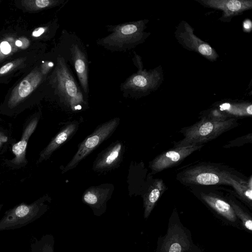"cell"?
Wrapping results in <instances>:
<instances>
[{
    "mask_svg": "<svg viewBox=\"0 0 252 252\" xmlns=\"http://www.w3.org/2000/svg\"><path fill=\"white\" fill-rule=\"evenodd\" d=\"M149 20L108 26L111 33L98 39L96 44L111 52H125L143 43L150 33L145 32Z\"/></svg>",
    "mask_w": 252,
    "mask_h": 252,
    "instance_id": "1",
    "label": "cell"
},
{
    "mask_svg": "<svg viewBox=\"0 0 252 252\" xmlns=\"http://www.w3.org/2000/svg\"><path fill=\"white\" fill-rule=\"evenodd\" d=\"M242 176L225 165L201 162L183 168L177 174V180L186 186L229 185L230 177Z\"/></svg>",
    "mask_w": 252,
    "mask_h": 252,
    "instance_id": "2",
    "label": "cell"
},
{
    "mask_svg": "<svg viewBox=\"0 0 252 252\" xmlns=\"http://www.w3.org/2000/svg\"><path fill=\"white\" fill-rule=\"evenodd\" d=\"M238 124L236 118L219 121L200 118L197 122L181 130L184 138L175 142L174 147L204 145L222 133L237 126Z\"/></svg>",
    "mask_w": 252,
    "mask_h": 252,
    "instance_id": "3",
    "label": "cell"
},
{
    "mask_svg": "<svg viewBox=\"0 0 252 252\" xmlns=\"http://www.w3.org/2000/svg\"><path fill=\"white\" fill-rule=\"evenodd\" d=\"M62 54L65 62L74 67L81 89L88 96L89 88V61L85 46L81 40L73 32L63 30L62 34Z\"/></svg>",
    "mask_w": 252,
    "mask_h": 252,
    "instance_id": "4",
    "label": "cell"
},
{
    "mask_svg": "<svg viewBox=\"0 0 252 252\" xmlns=\"http://www.w3.org/2000/svg\"><path fill=\"white\" fill-rule=\"evenodd\" d=\"M136 57L138 70L132 74L120 86L124 95L139 98L157 90L163 80L161 65L147 71L143 68L139 57Z\"/></svg>",
    "mask_w": 252,
    "mask_h": 252,
    "instance_id": "5",
    "label": "cell"
},
{
    "mask_svg": "<svg viewBox=\"0 0 252 252\" xmlns=\"http://www.w3.org/2000/svg\"><path fill=\"white\" fill-rule=\"evenodd\" d=\"M44 196L31 204L20 203L6 211L0 220V231L20 228L40 218L48 210Z\"/></svg>",
    "mask_w": 252,
    "mask_h": 252,
    "instance_id": "6",
    "label": "cell"
},
{
    "mask_svg": "<svg viewBox=\"0 0 252 252\" xmlns=\"http://www.w3.org/2000/svg\"><path fill=\"white\" fill-rule=\"evenodd\" d=\"M53 81L57 94L71 107L81 106L85 102V95L74 78L67 63L59 56L53 73Z\"/></svg>",
    "mask_w": 252,
    "mask_h": 252,
    "instance_id": "7",
    "label": "cell"
},
{
    "mask_svg": "<svg viewBox=\"0 0 252 252\" xmlns=\"http://www.w3.org/2000/svg\"><path fill=\"white\" fill-rule=\"evenodd\" d=\"M120 122L118 118H115L100 125L91 135L82 141L76 154L65 166L63 173L74 168L93 150L97 147L114 132Z\"/></svg>",
    "mask_w": 252,
    "mask_h": 252,
    "instance_id": "8",
    "label": "cell"
},
{
    "mask_svg": "<svg viewBox=\"0 0 252 252\" xmlns=\"http://www.w3.org/2000/svg\"><path fill=\"white\" fill-rule=\"evenodd\" d=\"M174 35L177 42L185 49L196 52L211 62L218 58L216 50L195 35L194 29L186 21L182 20L179 23Z\"/></svg>",
    "mask_w": 252,
    "mask_h": 252,
    "instance_id": "9",
    "label": "cell"
},
{
    "mask_svg": "<svg viewBox=\"0 0 252 252\" xmlns=\"http://www.w3.org/2000/svg\"><path fill=\"white\" fill-rule=\"evenodd\" d=\"M204 145H189L173 147L157 156L150 163L153 173L161 172L179 164L194 152L200 149Z\"/></svg>",
    "mask_w": 252,
    "mask_h": 252,
    "instance_id": "10",
    "label": "cell"
},
{
    "mask_svg": "<svg viewBox=\"0 0 252 252\" xmlns=\"http://www.w3.org/2000/svg\"><path fill=\"white\" fill-rule=\"evenodd\" d=\"M202 5L220 10L222 16L219 19L223 22H229L233 17L252 8V0H196Z\"/></svg>",
    "mask_w": 252,
    "mask_h": 252,
    "instance_id": "11",
    "label": "cell"
},
{
    "mask_svg": "<svg viewBox=\"0 0 252 252\" xmlns=\"http://www.w3.org/2000/svg\"><path fill=\"white\" fill-rule=\"evenodd\" d=\"M42 74L37 68L29 73L13 89L7 102L8 107H15L28 97L40 83Z\"/></svg>",
    "mask_w": 252,
    "mask_h": 252,
    "instance_id": "12",
    "label": "cell"
},
{
    "mask_svg": "<svg viewBox=\"0 0 252 252\" xmlns=\"http://www.w3.org/2000/svg\"><path fill=\"white\" fill-rule=\"evenodd\" d=\"M111 192L108 188L92 187L84 192L82 201L90 206L95 216L100 217L106 211V202Z\"/></svg>",
    "mask_w": 252,
    "mask_h": 252,
    "instance_id": "13",
    "label": "cell"
},
{
    "mask_svg": "<svg viewBox=\"0 0 252 252\" xmlns=\"http://www.w3.org/2000/svg\"><path fill=\"white\" fill-rule=\"evenodd\" d=\"M123 145L116 142L111 145L98 156L94 163L93 169L96 171L111 169L120 161L123 152Z\"/></svg>",
    "mask_w": 252,
    "mask_h": 252,
    "instance_id": "14",
    "label": "cell"
},
{
    "mask_svg": "<svg viewBox=\"0 0 252 252\" xmlns=\"http://www.w3.org/2000/svg\"><path fill=\"white\" fill-rule=\"evenodd\" d=\"M213 107L223 113L229 118L251 117L252 115V104L249 101L224 100L215 103Z\"/></svg>",
    "mask_w": 252,
    "mask_h": 252,
    "instance_id": "15",
    "label": "cell"
},
{
    "mask_svg": "<svg viewBox=\"0 0 252 252\" xmlns=\"http://www.w3.org/2000/svg\"><path fill=\"white\" fill-rule=\"evenodd\" d=\"M78 127V123L77 122H73L63 127L41 151L37 162L47 159L55 150L75 133Z\"/></svg>",
    "mask_w": 252,
    "mask_h": 252,
    "instance_id": "16",
    "label": "cell"
},
{
    "mask_svg": "<svg viewBox=\"0 0 252 252\" xmlns=\"http://www.w3.org/2000/svg\"><path fill=\"white\" fill-rule=\"evenodd\" d=\"M38 121L37 118L32 119L26 126L21 140L13 145L12 152L15 157L11 160L12 164L20 165L27 162L26 152L28 140L36 129Z\"/></svg>",
    "mask_w": 252,
    "mask_h": 252,
    "instance_id": "17",
    "label": "cell"
},
{
    "mask_svg": "<svg viewBox=\"0 0 252 252\" xmlns=\"http://www.w3.org/2000/svg\"><path fill=\"white\" fill-rule=\"evenodd\" d=\"M200 196L202 200L226 220L233 222L236 220L237 217L229 202L211 192H201Z\"/></svg>",
    "mask_w": 252,
    "mask_h": 252,
    "instance_id": "18",
    "label": "cell"
},
{
    "mask_svg": "<svg viewBox=\"0 0 252 252\" xmlns=\"http://www.w3.org/2000/svg\"><path fill=\"white\" fill-rule=\"evenodd\" d=\"M167 187L161 179H155L143 197L144 218L147 219L160 196Z\"/></svg>",
    "mask_w": 252,
    "mask_h": 252,
    "instance_id": "19",
    "label": "cell"
},
{
    "mask_svg": "<svg viewBox=\"0 0 252 252\" xmlns=\"http://www.w3.org/2000/svg\"><path fill=\"white\" fill-rule=\"evenodd\" d=\"M229 186H232L240 199L252 207V178L248 180L242 177H232L229 179Z\"/></svg>",
    "mask_w": 252,
    "mask_h": 252,
    "instance_id": "20",
    "label": "cell"
},
{
    "mask_svg": "<svg viewBox=\"0 0 252 252\" xmlns=\"http://www.w3.org/2000/svg\"><path fill=\"white\" fill-rule=\"evenodd\" d=\"M55 239L53 235L46 234L40 238H33L30 244L31 252H54Z\"/></svg>",
    "mask_w": 252,
    "mask_h": 252,
    "instance_id": "21",
    "label": "cell"
},
{
    "mask_svg": "<svg viewBox=\"0 0 252 252\" xmlns=\"http://www.w3.org/2000/svg\"><path fill=\"white\" fill-rule=\"evenodd\" d=\"M65 0H25L22 4L30 11H37L61 5Z\"/></svg>",
    "mask_w": 252,
    "mask_h": 252,
    "instance_id": "22",
    "label": "cell"
},
{
    "mask_svg": "<svg viewBox=\"0 0 252 252\" xmlns=\"http://www.w3.org/2000/svg\"><path fill=\"white\" fill-rule=\"evenodd\" d=\"M168 238L164 252H183L186 248V240L182 235L176 233Z\"/></svg>",
    "mask_w": 252,
    "mask_h": 252,
    "instance_id": "23",
    "label": "cell"
},
{
    "mask_svg": "<svg viewBox=\"0 0 252 252\" xmlns=\"http://www.w3.org/2000/svg\"><path fill=\"white\" fill-rule=\"evenodd\" d=\"M229 202L232 206L236 216L239 217L242 220L244 227L251 232L252 230L251 217L247 213H246L232 199L229 198Z\"/></svg>",
    "mask_w": 252,
    "mask_h": 252,
    "instance_id": "24",
    "label": "cell"
},
{
    "mask_svg": "<svg viewBox=\"0 0 252 252\" xmlns=\"http://www.w3.org/2000/svg\"><path fill=\"white\" fill-rule=\"evenodd\" d=\"M252 135L251 133L247 135L240 137L233 140L230 141L224 147L228 148L236 146H240L248 143H252Z\"/></svg>",
    "mask_w": 252,
    "mask_h": 252,
    "instance_id": "25",
    "label": "cell"
},
{
    "mask_svg": "<svg viewBox=\"0 0 252 252\" xmlns=\"http://www.w3.org/2000/svg\"><path fill=\"white\" fill-rule=\"evenodd\" d=\"M23 59H18L9 62L0 68V76L9 73L17 66L20 65L23 61Z\"/></svg>",
    "mask_w": 252,
    "mask_h": 252,
    "instance_id": "26",
    "label": "cell"
},
{
    "mask_svg": "<svg viewBox=\"0 0 252 252\" xmlns=\"http://www.w3.org/2000/svg\"><path fill=\"white\" fill-rule=\"evenodd\" d=\"M0 50L2 53L7 55L11 52V48L9 43L7 41H2L0 44Z\"/></svg>",
    "mask_w": 252,
    "mask_h": 252,
    "instance_id": "27",
    "label": "cell"
},
{
    "mask_svg": "<svg viewBox=\"0 0 252 252\" xmlns=\"http://www.w3.org/2000/svg\"><path fill=\"white\" fill-rule=\"evenodd\" d=\"M48 30L47 27H40L35 29L32 32L33 37H39Z\"/></svg>",
    "mask_w": 252,
    "mask_h": 252,
    "instance_id": "28",
    "label": "cell"
},
{
    "mask_svg": "<svg viewBox=\"0 0 252 252\" xmlns=\"http://www.w3.org/2000/svg\"><path fill=\"white\" fill-rule=\"evenodd\" d=\"M8 139L7 136L6 134L0 131V147L5 142H7Z\"/></svg>",
    "mask_w": 252,
    "mask_h": 252,
    "instance_id": "29",
    "label": "cell"
},
{
    "mask_svg": "<svg viewBox=\"0 0 252 252\" xmlns=\"http://www.w3.org/2000/svg\"><path fill=\"white\" fill-rule=\"evenodd\" d=\"M3 206V205L2 204H0V211L1 210L2 207Z\"/></svg>",
    "mask_w": 252,
    "mask_h": 252,
    "instance_id": "30",
    "label": "cell"
}]
</instances>
